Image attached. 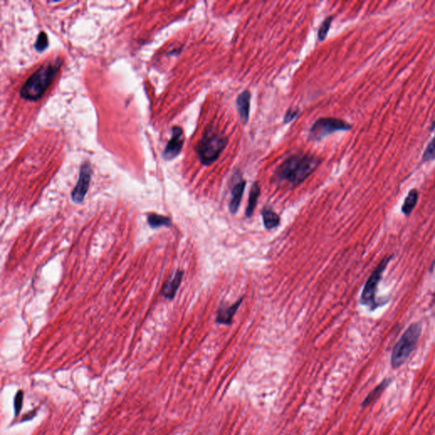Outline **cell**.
Instances as JSON below:
<instances>
[{
	"instance_id": "6da1fadb",
	"label": "cell",
	"mask_w": 435,
	"mask_h": 435,
	"mask_svg": "<svg viewBox=\"0 0 435 435\" xmlns=\"http://www.w3.org/2000/svg\"><path fill=\"white\" fill-rule=\"evenodd\" d=\"M321 163V159L308 153H299L285 159L275 172L277 182H284L292 187L302 184L307 178L316 171Z\"/></svg>"
},
{
	"instance_id": "7a4b0ae2",
	"label": "cell",
	"mask_w": 435,
	"mask_h": 435,
	"mask_svg": "<svg viewBox=\"0 0 435 435\" xmlns=\"http://www.w3.org/2000/svg\"><path fill=\"white\" fill-rule=\"evenodd\" d=\"M62 65V60L56 59L41 66L23 84L20 91L22 98L29 101L39 100L55 79Z\"/></svg>"
},
{
	"instance_id": "3957f363",
	"label": "cell",
	"mask_w": 435,
	"mask_h": 435,
	"mask_svg": "<svg viewBox=\"0 0 435 435\" xmlns=\"http://www.w3.org/2000/svg\"><path fill=\"white\" fill-rule=\"evenodd\" d=\"M228 145V138L216 129L208 127L196 146V152L204 166H210L219 159Z\"/></svg>"
},
{
	"instance_id": "277c9868",
	"label": "cell",
	"mask_w": 435,
	"mask_h": 435,
	"mask_svg": "<svg viewBox=\"0 0 435 435\" xmlns=\"http://www.w3.org/2000/svg\"><path fill=\"white\" fill-rule=\"evenodd\" d=\"M422 332L421 323H412L397 342L391 355V366L399 368L406 363L416 348Z\"/></svg>"
},
{
	"instance_id": "5b68a950",
	"label": "cell",
	"mask_w": 435,
	"mask_h": 435,
	"mask_svg": "<svg viewBox=\"0 0 435 435\" xmlns=\"http://www.w3.org/2000/svg\"><path fill=\"white\" fill-rule=\"evenodd\" d=\"M392 258L393 256L384 258L372 271L370 277L368 278L367 281L365 284L364 288L361 293L360 303L362 305L368 307L371 310H375L377 307L381 305V303L376 300V293L384 271Z\"/></svg>"
},
{
	"instance_id": "8992f818",
	"label": "cell",
	"mask_w": 435,
	"mask_h": 435,
	"mask_svg": "<svg viewBox=\"0 0 435 435\" xmlns=\"http://www.w3.org/2000/svg\"><path fill=\"white\" fill-rule=\"evenodd\" d=\"M351 129V124L343 120L335 117H321L316 120L310 128L309 139L310 141H320L333 133L348 131Z\"/></svg>"
},
{
	"instance_id": "52a82bcc",
	"label": "cell",
	"mask_w": 435,
	"mask_h": 435,
	"mask_svg": "<svg viewBox=\"0 0 435 435\" xmlns=\"http://www.w3.org/2000/svg\"><path fill=\"white\" fill-rule=\"evenodd\" d=\"M91 174L92 170L91 165L88 162H84V164L81 166L78 183L71 192V199L74 203H80L84 201L90 187Z\"/></svg>"
},
{
	"instance_id": "ba28073f",
	"label": "cell",
	"mask_w": 435,
	"mask_h": 435,
	"mask_svg": "<svg viewBox=\"0 0 435 435\" xmlns=\"http://www.w3.org/2000/svg\"><path fill=\"white\" fill-rule=\"evenodd\" d=\"M184 131L182 128L179 126L174 127L172 129L171 139H169L162 153L165 160L170 161L181 153L184 145Z\"/></svg>"
},
{
	"instance_id": "9c48e42d",
	"label": "cell",
	"mask_w": 435,
	"mask_h": 435,
	"mask_svg": "<svg viewBox=\"0 0 435 435\" xmlns=\"http://www.w3.org/2000/svg\"><path fill=\"white\" fill-rule=\"evenodd\" d=\"M183 275H184V272L181 270H178L174 272V274L170 275V277L166 280L164 285L162 286V289H161L162 296L168 299L174 298L178 289L181 286Z\"/></svg>"
},
{
	"instance_id": "30bf717a",
	"label": "cell",
	"mask_w": 435,
	"mask_h": 435,
	"mask_svg": "<svg viewBox=\"0 0 435 435\" xmlns=\"http://www.w3.org/2000/svg\"><path fill=\"white\" fill-rule=\"evenodd\" d=\"M243 299H244V297L241 298L238 301H236L235 303H233L232 305H230L229 307H227V308L220 307L217 312V317L215 320L217 324L227 325V326L231 325L235 313L238 310L239 307L242 305Z\"/></svg>"
},
{
	"instance_id": "8fae6325",
	"label": "cell",
	"mask_w": 435,
	"mask_h": 435,
	"mask_svg": "<svg viewBox=\"0 0 435 435\" xmlns=\"http://www.w3.org/2000/svg\"><path fill=\"white\" fill-rule=\"evenodd\" d=\"M251 107V93L249 91H243L236 99V107L242 123L246 124L249 122V114Z\"/></svg>"
},
{
	"instance_id": "7c38bea8",
	"label": "cell",
	"mask_w": 435,
	"mask_h": 435,
	"mask_svg": "<svg viewBox=\"0 0 435 435\" xmlns=\"http://www.w3.org/2000/svg\"><path fill=\"white\" fill-rule=\"evenodd\" d=\"M246 184V181L242 180L233 186L231 190V200L229 204V212L232 214H235L238 211L242 196L245 190Z\"/></svg>"
},
{
	"instance_id": "4fadbf2b",
	"label": "cell",
	"mask_w": 435,
	"mask_h": 435,
	"mask_svg": "<svg viewBox=\"0 0 435 435\" xmlns=\"http://www.w3.org/2000/svg\"><path fill=\"white\" fill-rule=\"evenodd\" d=\"M390 383H391V379L386 378L381 384H378L377 387L374 388L373 389L371 390V393H369L367 396L366 397V399L363 400V402L361 404V406L362 407H366V406H370L373 402H375L376 400H378L379 397L382 395V393H384L385 389H387L388 386L389 385Z\"/></svg>"
},
{
	"instance_id": "5bb4252c",
	"label": "cell",
	"mask_w": 435,
	"mask_h": 435,
	"mask_svg": "<svg viewBox=\"0 0 435 435\" xmlns=\"http://www.w3.org/2000/svg\"><path fill=\"white\" fill-rule=\"evenodd\" d=\"M262 217L264 227L267 229H275L280 225V216L270 207H264L262 211Z\"/></svg>"
},
{
	"instance_id": "9a60e30c",
	"label": "cell",
	"mask_w": 435,
	"mask_h": 435,
	"mask_svg": "<svg viewBox=\"0 0 435 435\" xmlns=\"http://www.w3.org/2000/svg\"><path fill=\"white\" fill-rule=\"evenodd\" d=\"M259 196H260V187L258 185V183H254L252 185L250 193H249V204H248L247 209H246V216L248 218H251L254 213Z\"/></svg>"
},
{
	"instance_id": "2e32d148",
	"label": "cell",
	"mask_w": 435,
	"mask_h": 435,
	"mask_svg": "<svg viewBox=\"0 0 435 435\" xmlns=\"http://www.w3.org/2000/svg\"><path fill=\"white\" fill-rule=\"evenodd\" d=\"M418 201V191L416 189H412L410 190L409 193L406 196V199L404 201L403 205L401 211L405 215H410L412 212L416 203Z\"/></svg>"
},
{
	"instance_id": "e0dca14e",
	"label": "cell",
	"mask_w": 435,
	"mask_h": 435,
	"mask_svg": "<svg viewBox=\"0 0 435 435\" xmlns=\"http://www.w3.org/2000/svg\"><path fill=\"white\" fill-rule=\"evenodd\" d=\"M147 221H148L149 226L153 229L159 228L161 226L170 227L172 225L171 219H169L168 217L162 216V215L156 214V213L149 214L147 217Z\"/></svg>"
},
{
	"instance_id": "ac0fdd59",
	"label": "cell",
	"mask_w": 435,
	"mask_h": 435,
	"mask_svg": "<svg viewBox=\"0 0 435 435\" xmlns=\"http://www.w3.org/2000/svg\"><path fill=\"white\" fill-rule=\"evenodd\" d=\"M332 21H333V16H328L321 23L318 31V39L320 41H324L326 39V36L328 34L329 29L332 25Z\"/></svg>"
},
{
	"instance_id": "d6986e66",
	"label": "cell",
	"mask_w": 435,
	"mask_h": 435,
	"mask_svg": "<svg viewBox=\"0 0 435 435\" xmlns=\"http://www.w3.org/2000/svg\"><path fill=\"white\" fill-rule=\"evenodd\" d=\"M435 159V136L432 140L427 145L422 155V161H430Z\"/></svg>"
},
{
	"instance_id": "ffe728a7",
	"label": "cell",
	"mask_w": 435,
	"mask_h": 435,
	"mask_svg": "<svg viewBox=\"0 0 435 435\" xmlns=\"http://www.w3.org/2000/svg\"><path fill=\"white\" fill-rule=\"evenodd\" d=\"M48 45V37L45 32H41L38 36V39L34 45V48L36 50L39 52H42L47 48Z\"/></svg>"
},
{
	"instance_id": "44dd1931",
	"label": "cell",
	"mask_w": 435,
	"mask_h": 435,
	"mask_svg": "<svg viewBox=\"0 0 435 435\" xmlns=\"http://www.w3.org/2000/svg\"><path fill=\"white\" fill-rule=\"evenodd\" d=\"M23 400H24V392L23 390H19V391H17L16 396L14 398V410H15L16 416H19L20 412L23 408Z\"/></svg>"
},
{
	"instance_id": "7402d4cb",
	"label": "cell",
	"mask_w": 435,
	"mask_h": 435,
	"mask_svg": "<svg viewBox=\"0 0 435 435\" xmlns=\"http://www.w3.org/2000/svg\"><path fill=\"white\" fill-rule=\"evenodd\" d=\"M299 113L300 110L298 108H289L284 116V123H288L294 121L299 115Z\"/></svg>"
},
{
	"instance_id": "603a6c76",
	"label": "cell",
	"mask_w": 435,
	"mask_h": 435,
	"mask_svg": "<svg viewBox=\"0 0 435 435\" xmlns=\"http://www.w3.org/2000/svg\"><path fill=\"white\" fill-rule=\"evenodd\" d=\"M435 121H433L432 125L430 127V130L433 131V130H435Z\"/></svg>"
},
{
	"instance_id": "cb8c5ba5",
	"label": "cell",
	"mask_w": 435,
	"mask_h": 435,
	"mask_svg": "<svg viewBox=\"0 0 435 435\" xmlns=\"http://www.w3.org/2000/svg\"><path fill=\"white\" fill-rule=\"evenodd\" d=\"M434 302L435 303V294H434Z\"/></svg>"
}]
</instances>
